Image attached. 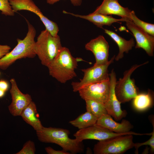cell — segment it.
Masks as SVG:
<instances>
[{
    "instance_id": "cell-17",
    "label": "cell",
    "mask_w": 154,
    "mask_h": 154,
    "mask_svg": "<svg viewBox=\"0 0 154 154\" xmlns=\"http://www.w3.org/2000/svg\"><path fill=\"white\" fill-rule=\"evenodd\" d=\"M63 12L64 13L70 14L76 17L87 20L97 27L103 29V26L105 25L110 26L114 23L131 21L126 18H121L117 19L114 18L111 15L108 16L93 13L87 15H81L68 12L64 10L63 11Z\"/></svg>"
},
{
    "instance_id": "cell-16",
    "label": "cell",
    "mask_w": 154,
    "mask_h": 154,
    "mask_svg": "<svg viewBox=\"0 0 154 154\" xmlns=\"http://www.w3.org/2000/svg\"><path fill=\"white\" fill-rule=\"evenodd\" d=\"M96 124L116 133H127L133 128L128 121L123 119L121 123L114 121L108 114L104 115L98 118Z\"/></svg>"
},
{
    "instance_id": "cell-25",
    "label": "cell",
    "mask_w": 154,
    "mask_h": 154,
    "mask_svg": "<svg viewBox=\"0 0 154 154\" xmlns=\"http://www.w3.org/2000/svg\"><path fill=\"white\" fill-rule=\"evenodd\" d=\"M36 149L34 143L29 140L24 144L22 148L16 154H34Z\"/></svg>"
},
{
    "instance_id": "cell-13",
    "label": "cell",
    "mask_w": 154,
    "mask_h": 154,
    "mask_svg": "<svg viewBox=\"0 0 154 154\" xmlns=\"http://www.w3.org/2000/svg\"><path fill=\"white\" fill-rule=\"evenodd\" d=\"M110 90L109 99L104 106L109 114L116 121L120 120L127 114L125 110L121 108V103L117 99L115 92V87L117 81L116 74L112 69L109 74Z\"/></svg>"
},
{
    "instance_id": "cell-30",
    "label": "cell",
    "mask_w": 154,
    "mask_h": 154,
    "mask_svg": "<svg viewBox=\"0 0 154 154\" xmlns=\"http://www.w3.org/2000/svg\"><path fill=\"white\" fill-rule=\"evenodd\" d=\"M9 85L7 82L4 80H0V89L5 92L8 89Z\"/></svg>"
},
{
    "instance_id": "cell-14",
    "label": "cell",
    "mask_w": 154,
    "mask_h": 154,
    "mask_svg": "<svg viewBox=\"0 0 154 154\" xmlns=\"http://www.w3.org/2000/svg\"><path fill=\"white\" fill-rule=\"evenodd\" d=\"M109 44L103 36H98L92 39L85 45V49L94 54L95 62L94 65L105 64L108 60Z\"/></svg>"
},
{
    "instance_id": "cell-5",
    "label": "cell",
    "mask_w": 154,
    "mask_h": 154,
    "mask_svg": "<svg viewBox=\"0 0 154 154\" xmlns=\"http://www.w3.org/2000/svg\"><path fill=\"white\" fill-rule=\"evenodd\" d=\"M133 135L119 136L99 141L93 148L95 154H122L134 147Z\"/></svg>"
},
{
    "instance_id": "cell-6",
    "label": "cell",
    "mask_w": 154,
    "mask_h": 154,
    "mask_svg": "<svg viewBox=\"0 0 154 154\" xmlns=\"http://www.w3.org/2000/svg\"><path fill=\"white\" fill-rule=\"evenodd\" d=\"M148 61L142 64H135L123 72V76L116 82L115 92L121 103L128 102L139 94V89L135 84L134 79L131 78L132 73L138 67L148 63Z\"/></svg>"
},
{
    "instance_id": "cell-10",
    "label": "cell",
    "mask_w": 154,
    "mask_h": 154,
    "mask_svg": "<svg viewBox=\"0 0 154 154\" xmlns=\"http://www.w3.org/2000/svg\"><path fill=\"white\" fill-rule=\"evenodd\" d=\"M14 12L22 10L29 11L37 15L47 30L54 36L58 35L59 28L57 24L44 16L32 0H9Z\"/></svg>"
},
{
    "instance_id": "cell-32",
    "label": "cell",
    "mask_w": 154,
    "mask_h": 154,
    "mask_svg": "<svg viewBox=\"0 0 154 154\" xmlns=\"http://www.w3.org/2000/svg\"><path fill=\"white\" fill-rule=\"evenodd\" d=\"M0 74H1V72H0Z\"/></svg>"
},
{
    "instance_id": "cell-9",
    "label": "cell",
    "mask_w": 154,
    "mask_h": 154,
    "mask_svg": "<svg viewBox=\"0 0 154 154\" xmlns=\"http://www.w3.org/2000/svg\"><path fill=\"white\" fill-rule=\"evenodd\" d=\"M128 134L142 135L144 134L130 131L128 133H117L96 124L87 128L79 129L74 134L78 141L82 142L86 139H95L99 141L105 140L116 136Z\"/></svg>"
},
{
    "instance_id": "cell-19",
    "label": "cell",
    "mask_w": 154,
    "mask_h": 154,
    "mask_svg": "<svg viewBox=\"0 0 154 154\" xmlns=\"http://www.w3.org/2000/svg\"><path fill=\"white\" fill-rule=\"evenodd\" d=\"M21 116L36 132L40 131L44 127L39 119L36 105L33 101L24 110Z\"/></svg>"
},
{
    "instance_id": "cell-11",
    "label": "cell",
    "mask_w": 154,
    "mask_h": 154,
    "mask_svg": "<svg viewBox=\"0 0 154 154\" xmlns=\"http://www.w3.org/2000/svg\"><path fill=\"white\" fill-rule=\"evenodd\" d=\"M11 87L10 90L12 102L8 108L13 116H21L24 110L32 101L31 96L28 94H24L19 89L14 78L10 80Z\"/></svg>"
},
{
    "instance_id": "cell-1",
    "label": "cell",
    "mask_w": 154,
    "mask_h": 154,
    "mask_svg": "<svg viewBox=\"0 0 154 154\" xmlns=\"http://www.w3.org/2000/svg\"><path fill=\"white\" fill-rule=\"evenodd\" d=\"M83 60L81 58L73 57L69 49L63 47L57 56L47 67L49 75L62 83L76 77L75 71L78 62Z\"/></svg>"
},
{
    "instance_id": "cell-26",
    "label": "cell",
    "mask_w": 154,
    "mask_h": 154,
    "mask_svg": "<svg viewBox=\"0 0 154 154\" xmlns=\"http://www.w3.org/2000/svg\"><path fill=\"white\" fill-rule=\"evenodd\" d=\"M153 131L152 132L151 137L147 141L145 142L139 143H135L134 147L136 149L135 153L137 154L138 153V149L141 146L143 145H148L150 147V151L151 153H153L154 152V126L153 123Z\"/></svg>"
},
{
    "instance_id": "cell-27",
    "label": "cell",
    "mask_w": 154,
    "mask_h": 154,
    "mask_svg": "<svg viewBox=\"0 0 154 154\" xmlns=\"http://www.w3.org/2000/svg\"><path fill=\"white\" fill-rule=\"evenodd\" d=\"M45 151L48 154H70L69 152L66 151L63 149L62 150H56L52 148L48 147H46L45 149Z\"/></svg>"
},
{
    "instance_id": "cell-2",
    "label": "cell",
    "mask_w": 154,
    "mask_h": 154,
    "mask_svg": "<svg viewBox=\"0 0 154 154\" xmlns=\"http://www.w3.org/2000/svg\"><path fill=\"white\" fill-rule=\"evenodd\" d=\"M28 31L23 39L17 38V44L14 48L0 58V68L7 69L17 60L26 58H33L36 54L34 50L36 31L34 27L26 19Z\"/></svg>"
},
{
    "instance_id": "cell-24",
    "label": "cell",
    "mask_w": 154,
    "mask_h": 154,
    "mask_svg": "<svg viewBox=\"0 0 154 154\" xmlns=\"http://www.w3.org/2000/svg\"><path fill=\"white\" fill-rule=\"evenodd\" d=\"M0 11L1 14L6 16L14 15L13 11L9 0H0Z\"/></svg>"
},
{
    "instance_id": "cell-31",
    "label": "cell",
    "mask_w": 154,
    "mask_h": 154,
    "mask_svg": "<svg viewBox=\"0 0 154 154\" xmlns=\"http://www.w3.org/2000/svg\"><path fill=\"white\" fill-rule=\"evenodd\" d=\"M5 92L0 89V98H3L5 95Z\"/></svg>"
},
{
    "instance_id": "cell-23",
    "label": "cell",
    "mask_w": 154,
    "mask_h": 154,
    "mask_svg": "<svg viewBox=\"0 0 154 154\" xmlns=\"http://www.w3.org/2000/svg\"><path fill=\"white\" fill-rule=\"evenodd\" d=\"M130 18L133 22L138 27L150 34L154 36V24L143 21L136 15L133 11H131Z\"/></svg>"
},
{
    "instance_id": "cell-28",
    "label": "cell",
    "mask_w": 154,
    "mask_h": 154,
    "mask_svg": "<svg viewBox=\"0 0 154 154\" xmlns=\"http://www.w3.org/2000/svg\"><path fill=\"white\" fill-rule=\"evenodd\" d=\"M11 49V47L8 45L0 44V58L9 52Z\"/></svg>"
},
{
    "instance_id": "cell-7",
    "label": "cell",
    "mask_w": 154,
    "mask_h": 154,
    "mask_svg": "<svg viewBox=\"0 0 154 154\" xmlns=\"http://www.w3.org/2000/svg\"><path fill=\"white\" fill-rule=\"evenodd\" d=\"M114 55L108 62L104 64L94 65L81 70L84 73L83 78L79 82H73L71 83L73 90L76 92L87 85L100 82L109 78L108 67L115 59Z\"/></svg>"
},
{
    "instance_id": "cell-18",
    "label": "cell",
    "mask_w": 154,
    "mask_h": 154,
    "mask_svg": "<svg viewBox=\"0 0 154 154\" xmlns=\"http://www.w3.org/2000/svg\"><path fill=\"white\" fill-rule=\"evenodd\" d=\"M104 30V32L110 36L118 46L119 51L117 55L115 56L116 61H118L122 59L124 56V53H128L135 46V41L133 38L127 40L112 31L107 29Z\"/></svg>"
},
{
    "instance_id": "cell-29",
    "label": "cell",
    "mask_w": 154,
    "mask_h": 154,
    "mask_svg": "<svg viewBox=\"0 0 154 154\" xmlns=\"http://www.w3.org/2000/svg\"><path fill=\"white\" fill-rule=\"evenodd\" d=\"M60 0H46L47 3L50 5H53ZM71 3L74 6H80L82 3V0H70Z\"/></svg>"
},
{
    "instance_id": "cell-20",
    "label": "cell",
    "mask_w": 154,
    "mask_h": 154,
    "mask_svg": "<svg viewBox=\"0 0 154 154\" xmlns=\"http://www.w3.org/2000/svg\"><path fill=\"white\" fill-rule=\"evenodd\" d=\"M98 118L90 112L87 111L79 116L69 123L79 129H84L92 126L96 122Z\"/></svg>"
},
{
    "instance_id": "cell-12",
    "label": "cell",
    "mask_w": 154,
    "mask_h": 154,
    "mask_svg": "<svg viewBox=\"0 0 154 154\" xmlns=\"http://www.w3.org/2000/svg\"><path fill=\"white\" fill-rule=\"evenodd\" d=\"M127 28L133 34L136 44V48H142L150 56H153L154 51V36L149 34L138 27L132 21L126 22Z\"/></svg>"
},
{
    "instance_id": "cell-21",
    "label": "cell",
    "mask_w": 154,
    "mask_h": 154,
    "mask_svg": "<svg viewBox=\"0 0 154 154\" xmlns=\"http://www.w3.org/2000/svg\"><path fill=\"white\" fill-rule=\"evenodd\" d=\"M153 104V99L151 91L147 93L138 94L133 99V104L137 110L144 111L151 107Z\"/></svg>"
},
{
    "instance_id": "cell-4",
    "label": "cell",
    "mask_w": 154,
    "mask_h": 154,
    "mask_svg": "<svg viewBox=\"0 0 154 154\" xmlns=\"http://www.w3.org/2000/svg\"><path fill=\"white\" fill-rule=\"evenodd\" d=\"M62 47L59 36H52L45 29L41 32L37 37L34 50L41 64L47 67L57 56Z\"/></svg>"
},
{
    "instance_id": "cell-3",
    "label": "cell",
    "mask_w": 154,
    "mask_h": 154,
    "mask_svg": "<svg viewBox=\"0 0 154 154\" xmlns=\"http://www.w3.org/2000/svg\"><path fill=\"white\" fill-rule=\"evenodd\" d=\"M38 139L41 142L56 144L62 149L70 153L76 154L82 152L84 146L82 142L76 139L70 138V131L63 128L44 127L40 131L36 132Z\"/></svg>"
},
{
    "instance_id": "cell-15",
    "label": "cell",
    "mask_w": 154,
    "mask_h": 154,
    "mask_svg": "<svg viewBox=\"0 0 154 154\" xmlns=\"http://www.w3.org/2000/svg\"><path fill=\"white\" fill-rule=\"evenodd\" d=\"M131 12L128 8L121 6L118 0H103L101 4L93 13L105 15H117L132 21L130 18Z\"/></svg>"
},
{
    "instance_id": "cell-22",
    "label": "cell",
    "mask_w": 154,
    "mask_h": 154,
    "mask_svg": "<svg viewBox=\"0 0 154 154\" xmlns=\"http://www.w3.org/2000/svg\"><path fill=\"white\" fill-rule=\"evenodd\" d=\"M87 111L92 113L98 118L108 114L104 105L98 102L90 100H85Z\"/></svg>"
},
{
    "instance_id": "cell-8",
    "label": "cell",
    "mask_w": 154,
    "mask_h": 154,
    "mask_svg": "<svg viewBox=\"0 0 154 154\" xmlns=\"http://www.w3.org/2000/svg\"><path fill=\"white\" fill-rule=\"evenodd\" d=\"M110 90L109 77L103 81L85 86L78 92L80 97L85 101L93 100L104 105L109 99Z\"/></svg>"
}]
</instances>
